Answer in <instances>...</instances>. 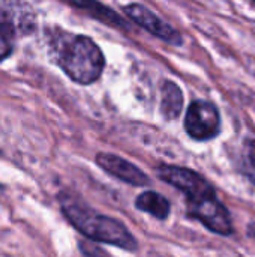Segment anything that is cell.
Returning <instances> with one entry per match:
<instances>
[{"instance_id": "cell-4", "label": "cell", "mask_w": 255, "mask_h": 257, "mask_svg": "<svg viewBox=\"0 0 255 257\" xmlns=\"http://www.w3.org/2000/svg\"><path fill=\"white\" fill-rule=\"evenodd\" d=\"M188 215L200 221L210 232L221 236H231L234 233V226L231 214L227 206L218 199V196L210 197L198 205L186 206Z\"/></svg>"}, {"instance_id": "cell-8", "label": "cell", "mask_w": 255, "mask_h": 257, "mask_svg": "<svg viewBox=\"0 0 255 257\" xmlns=\"http://www.w3.org/2000/svg\"><path fill=\"white\" fill-rule=\"evenodd\" d=\"M68 5L72 8H78V9L86 11L90 17L96 18L98 21H101L107 26H113V27H117L120 30H129V24L116 11H113L111 8H108L102 3H98V2H68Z\"/></svg>"}, {"instance_id": "cell-7", "label": "cell", "mask_w": 255, "mask_h": 257, "mask_svg": "<svg viewBox=\"0 0 255 257\" xmlns=\"http://www.w3.org/2000/svg\"><path fill=\"white\" fill-rule=\"evenodd\" d=\"M156 173L164 182H167L171 187L182 191L185 194V197H189L195 193L213 188V185L206 178H203L200 173H197L191 169H186V167L161 164L156 169Z\"/></svg>"}, {"instance_id": "cell-2", "label": "cell", "mask_w": 255, "mask_h": 257, "mask_svg": "<svg viewBox=\"0 0 255 257\" xmlns=\"http://www.w3.org/2000/svg\"><path fill=\"white\" fill-rule=\"evenodd\" d=\"M51 45L57 65L72 81L89 86L101 78L105 68V57L92 38L62 32V35L53 38Z\"/></svg>"}, {"instance_id": "cell-13", "label": "cell", "mask_w": 255, "mask_h": 257, "mask_svg": "<svg viewBox=\"0 0 255 257\" xmlns=\"http://www.w3.org/2000/svg\"><path fill=\"white\" fill-rule=\"evenodd\" d=\"M248 235H249L251 239H254L255 241V223H251V224L248 226Z\"/></svg>"}, {"instance_id": "cell-11", "label": "cell", "mask_w": 255, "mask_h": 257, "mask_svg": "<svg viewBox=\"0 0 255 257\" xmlns=\"http://www.w3.org/2000/svg\"><path fill=\"white\" fill-rule=\"evenodd\" d=\"M15 47V24L12 18L0 11V62L6 60Z\"/></svg>"}, {"instance_id": "cell-1", "label": "cell", "mask_w": 255, "mask_h": 257, "mask_svg": "<svg viewBox=\"0 0 255 257\" xmlns=\"http://www.w3.org/2000/svg\"><path fill=\"white\" fill-rule=\"evenodd\" d=\"M60 211L72 227L95 242L108 244L129 253L138 250V241L123 223L113 217L102 215L69 194L59 196Z\"/></svg>"}, {"instance_id": "cell-12", "label": "cell", "mask_w": 255, "mask_h": 257, "mask_svg": "<svg viewBox=\"0 0 255 257\" xmlns=\"http://www.w3.org/2000/svg\"><path fill=\"white\" fill-rule=\"evenodd\" d=\"M243 173L255 185V140H246L243 146Z\"/></svg>"}, {"instance_id": "cell-3", "label": "cell", "mask_w": 255, "mask_h": 257, "mask_svg": "<svg viewBox=\"0 0 255 257\" xmlns=\"http://www.w3.org/2000/svg\"><path fill=\"white\" fill-rule=\"evenodd\" d=\"M185 131L197 142H207L221 133V113L219 108L204 99H195L188 107L185 116Z\"/></svg>"}, {"instance_id": "cell-10", "label": "cell", "mask_w": 255, "mask_h": 257, "mask_svg": "<svg viewBox=\"0 0 255 257\" xmlns=\"http://www.w3.org/2000/svg\"><path fill=\"white\" fill-rule=\"evenodd\" d=\"M135 208L141 212H147L156 220L165 221L171 212V203L167 197L156 191H144L135 199Z\"/></svg>"}, {"instance_id": "cell-9", "label": "cell", "mask_w": 255, "mask_h": 257, "mask_svg": "<svg viewBox=\"0 0 255 257\" xmlns=\"http://www.w3.org/2000/svg\"><path fill=\"white\" fill-rule=\"evenodd\" d=\"M183 108V93L182 89L170 80H165L161 86V114L165 120L179 119Z\"/></svg>"}, {"instance_id": "cell-6", "label": "cell", "mask_w": 255, "mask_h": 257, "mask_svg": "<svg viewBox=\"0 0 255 257\" xmlns=\"http://www.w3.org/2000/svg\"><path fill=\"white\" fill-rule=\"evenodd\" d=\"M96 164L107 172L108 175H111L113 178L134 185V187H146L150 185V178L141 170L138 169L135 164H132L131 161L116 155V154H110V152H99L96 154L95 158Z\"/></svg>"}, {"instance_id": "cell-5", "label": "cell", "mask_w": 255, "mask_h": 257, "mask_svg": "<svg viewBox=\"0 0 255 257\" xmlns=\"http://www.w3.org/2000/svg\"><path fill=\"white\" fill-rule=\"evenodd\" d=\"M123 12L135 24L146 29L149 33L159 38L161 41H164L170 45H174V47H180L183 44L182 33L177 29H174L170 23L164 21L159 15L152 12L149 8H146L144 5L129 3V5L123 6Z\"/></svg>"}, {"instance_id": "cell-14", "label": "cell", "mask_w": 255, "mask_h": 257, "mask_svg": "<svg viewBox=\"0 0 255 257\" xmlns=\"http://www.w3.org/2000/svg\"><path fill=\"white\" fill-rule=\"evenodd\" d=\"M254 5H255V2H254Z\"/></svg>"}]
</instances>
